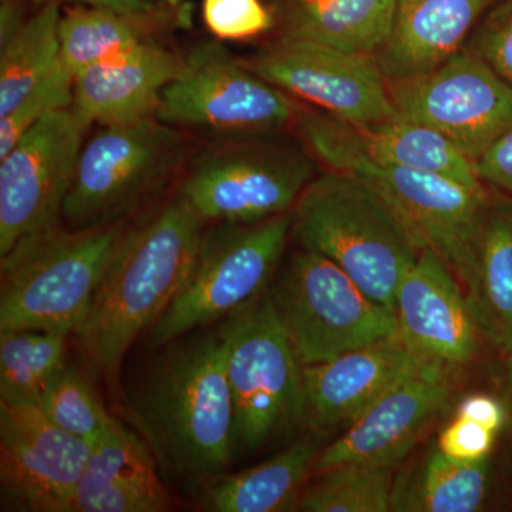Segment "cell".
<instances>
[{
    "instance_id": "ffe728a7",
    "label": "cell",
    "mask_w": 512,
    "mask_h": 512,
    "mask_svg": "<svg viewBox=\"0 0 512 512\" xmlns=\"http://www.w3.org/2000/svg\"><path fill=\"white\" fill-rule=\"evenodd\" d=\"M500 0H397L392 30L376 52L387 83L419 77L439 67L474 32Z\"/></svg>"
},
{
    "instance_id": "f546056e",
    "label": "cell",
    "mask_w": 512,
    "mask_h": 512,
    "mask_svg": "<svg viewBox=\"0 0 512 512\" xmlns=\"http://www.w3.org/2000/svg\"><path fill=\"white\" fill-rule=\"evenodd\" d=\"M393 467L346 464L316 474L303 488L299 508L308 512H387L392 503Z\"/></svg>"
},
{
    "instance_id": "9c48e42d",
    "label": "cell",
    "mask_w": 512,
    "mask_h": 512,
    "mask_svg": "<svg viewBox=\"0 0 512 512\" xmlns=\"http://www.w3.org/2000/svg\"><path fill=\"white\" fill-rule=\"evenodd\" d=\"M272 301L302 366L396 338V316L325 256L301 249L282 269Z\"/></svg>"
},
{
    "instance_id": "7a4b0ae2",
    "label": "cell",
    "mask_w": 512,
    "mask_h": 512,
    "mask_svg": "<svg viewBox=\"0 0 512 512\" xmlns=\"http://www.w3.org/2000/svg\"><path fill=\"white\" fill-rule=\"evenodd\" d=\"M133 414L165 473L188 481L220 474L237 447V417L218 332L168 356Z\"/></svg>"
},
{
    "instance_id": "5b68a950",
    "label": "cell",
    "mask_w": 512,
    "mask_h": 512,
    "mask_svg": "<svg viewBox=\"0 0 512 512\" xmlns=\"http://www.w3.org/2000/svg\"><path fill=\"white\" fill-rule=\"evenodd\" d=\"M126 231L57 224L16 242L0 255V332L76 333Z\"/></svg>"
},
{
    "instance_id": "4316f807",
    "label": "cell",
    "mask_w": 512,
    "mask_h": 512,
    "mask_svg": "<svg viewBox=\"0 0 512 512\" xmlns=\"http://www.w3.org/2000/svg\"><path fill=\"white\" fill-rule=\"evenodd\" d=\"M356 131L360 147L380 163L443 175L476 190L487 187L478 178L474 161L434 128L394 114Z\"/></svg>"
},
{
    "instance_id": "7402d4cb",
    "label": "cell",
    "mask_w": 512,
    "mask_h": 512,
    "mask_svg": "<svg viewBox=\"0 0 512 512\" xmlns=\"http://www.w3.org/2000/svg\"><path fill=\"white\" fill-rule=\"evenodd\" d=\"M187 0H157L136 12L66 6L59 25L60 60L73 73L191 26Z\"/></svg>"
},
{
    "instance_id": "e575fe53",
    "label": "cell",
    "mask_w": 512,
    "mask_h": 512,
    "mask_svg": "<svg viewBox=\"0 0 512 512\" xmlns=\"http://www.w3.org/2000/svg\"><path fill=\"white\" fill-rule=\"evenodd\" d=\"M495 437L497 434L480 424L454 416L440 431L437 448L454 460L478 463L490 457Z\"/></svg>"
},
{
    "instance_id": "836d02e7",
    "label": "cell",
    "mask_w": 512,
    "mask_h": 512,
    "mask_svg": "<svg viewBox=\"0 0 512 512\" xmlns=\"http://www.w3.org/2000/svg\"><path fill=\"white\" fill-rule=\"evenodd\" d=\"M468 47L512 87V0H500L485 13Z\"/></svg>"
},
{
    "instance_id": "60d3db41",
    "label": "cell",
    "mask_w": 512,
    "mask_h": 512,
    "mask_svg": "<svg viewBox=\"0 0 512 512\" xmlns=\"http://www.w3.org/2000/svg\"><path fill=\"white\" fill-rule=\"evenodd\" d=\"M0 2H2V0H0Z\"/></svg>"
},
{
    "instance_id": "484cf974",
    "label": "cell",
    "mask_w": 512,
    "mask_h": 512,
    "mask_svg": "<svg viewBox=\"0 0 512 512\" xmlns=\"http://www.w3.org/2000/svg\"><path fill=\"white\" fill-rule=\"evenodd\" d=\"M488 460H454L433 448L393 480L390 510L396 512H473L490 490Z\"/></svg>"
},
{
    "instance_id": "8fae6325",
    "label": "cell",
    "mask_w": 512,
    "mask_h": 512,
    "mask_svg": "<svg viewBox=\"0 0 512 512\" xmlns=\"http://www.w3.org/2000/svg\"><path fill=\"white\" fill-rule=\"evenodd\" d=\"M299 104L238 62L217 43L184 57L165 87L156 117L168 126L235 136H262L295 124Z\"/></svg>"
},
{
    "instance_id": "9a60e30c",
    "label": "cell",
    "mask_w": 512,
    "mask_h": 512,
    "mask_svg": "<svg viewBox=\"0 0 512 512\" xmlns=\"http://www.w3.org/2000/svg\"><path fill=\"white\" fill-rule=\"evenodd\" d=\"M92 444L53 423L37 403L0 399L3 510L70 512Z\"/></svg>"
},
{
    "instance_id": "ba28073f",
    "label": "cell",
    "mask_w": 512,
    "mask_h": 512,
    "mask_svg": "<svg viewBox=\"0 0 512 512\" xmlns=\"http://www.w3.org/2000/svg\"><path fill=\"white\" fill-rule=\"evenodd\" d=\"M292 232V212L204 232L183 288L151 326L154 348L185 332L228 319L258 299L271 281Z\"/></svg>"
},
{
    "instance_id": "1f68e13d",
    "label": "cell",
    "mask_w": 512,
    "mask_h": 512,
    "mask_svg": "<svg viewBox=\"0 0 512 512\" xmlns=\"http://www.w3.org/2000/svg\"><path fill=\"white\" fill-rule=\"evenodd\" d=\"M73 89V73L59 60L15 109L0 117V158L5 157L39 121L55 111L72 107Z\"/></svg>"
},
{
    "instance_id": "3957f363",
    "label": "cell",
    "mask_w": 512,
    "mask_h": 512,
    "mask_svg": "<svg viewBox=\"0 0 512 512\" xmlns=\"http://www.w3.org/2000/svg\"><path fill=\"white\" fill-rule=\"evenodd\" d=\"M295 126L328 170L355 174L379 188L421 245L436 252L467 288L490 187L476 190L443 175L373 160L360 147L355 126L322 111L299 107Z\"/></svg>"
},
{
    "instance_id": "d6a6232c",
    "label": "cell",
    "mask_w": 512,
    "mask_h": 512,
    "mask_svg": "<svg viewBox=\"0 0 512 512\" xmlns=\"http://www.w3.org/2000/svg\"><path fill=\"white\" fill-rule=\"evenodd\" d=\"M201 15L220 40H247L274 28L276 16L264 0H202Z\"/></svg>"
},
{
    "instance_id": "ac0fdd59",
    "label": "cell",
    "mask_w": 512,
    "mask_h": 512,
    "mask_svg": "<svg viewBox=\"0 0 512 512\" xmlns=\"http://www.w3.org/2000/svg\"><path fill=\"white\" fill-rule=\"evenodd\" d=\"M436 366L441 365L416 355L397 336L303 366V426H349L394 386Z\"/></svg>"
},
{
    "instance_id": "7c38bea8",
    "label": "cell",
    "mask_w": 512,
    "mask_h": 512,
    "mask_svg": "<svg viewBox=\"0 0 512 512\" xmlns=\"http://www.w3.org/2000/svg\"><path fill=\"white\" fill-rule=\"evenodd\" d=\"M389 90L394 114L439 131L474 163L512 127V87L471 47Z\"/></svg>"
},
{
    "instance_id": "4dcf8cb0",
    "label": "cell",
    "mask_w": 512,
    "mask_h": 512,
    "mask_svg": "<svg viewBox=\"0 0 512 512\" xmlns=\"http://www.w3.org/2000/svg\"><path fill=\"white\" fill-rule=\"evenodd\" d=\"M37 406L57 426L90 444L96 443L114 421L86 376L67 365L47 386Z\"/></svg>"
},
{
    "instance_id": "6da1fadb",
    "label": "cell",
    "mask_w": 512,
    "mask_h": 512,
    "mask_svg": "<svg viewBox=\"0 0 512 512\" xmlns=\"http://www.w3.org/2000/svg\"><path fill=\"white\" fill-rule=\"evenodd\" d=\"M200 215L180 194L127 228L89 312L76 330L89 365L116 383L127 350L174 301L204 237Z\"/></svg>"
},
{
    "instance_id": "2e32d148",
    "label": "cell",
    "mask_w": 512,
    "mask_h": 512,
    "mask_svg": "<svg viewBox=\"0 0 512 512\" xmlns=\"http://www.w3.org/2000/svg\"><path fill=\"white\" fill-rule=\"evenodd\" d=\"M450 394L443 366L397 384L349 424L338 440L320 450L313 474L346 464L393 467L446 409Z\"/></svg>"
},
{
    "instance_id": "30bf717a",
    "label": "cell",
    "mask_w": 512,
    "mask_h": 512,
    "mask_svg": "<svg viewBox=\"0 0 512 512\" xmlns=\"http://www.w3.org/2000/svg\"><path fill=\"white\" fill-rule=\"evenodd\" d=\"M315 170L296 147L234 144L195 158L178 194L205 222L254 224L291 212Z\"/></svg>"
},
{
    "instance_id": "5bb4252c",
    "label": "cell",
    "mask_w": 512,
    "mask_h": 512,
    "mask_svg": "<svg viewBox=\"0 0 512 512\" xmlns=\"http://www.w3.org/2000/svg\"><path fill=\"white\" fill-rule=\"evenodd\" d=\"M87 128L72 107L55 111L0 158V255L60 224Z\"/></svg>"
},
{
    "instance_id": "f35d334b",
    "label": "cell",
    "mask_w": 512,
    "mask_h": 512,
    "mask_svg": "<svg viewBox=\"0 0 512 512\" xmlns=\"http://www.w3.org/2000/svg\"><path fill=\"white\" fill-rule=\"evenodd\" d=\"M26 3H29L28 0L0 2V47L12 40L29 18L26 15Z\"/></svg>"
},
{
    "instance_id": "d6986e66",
    "label": "cell",
    "mask_w": 512,
    "mask_h": 512,
    "mask_svg": "<svg viewBox=\"0 0 512 512\" xmlns=\"http://www.w3.org/2000/svg\"><path fill=\"white\" fill-rule=\"evenodd\" d=\"M184 57L157 40L87 67L74 77L72 109L87 124L119 126L156 117L161 94Z\"/></svg>"
},
{
    "instance_id": "ab89813d",
    "label": "cell",
    "mask_w": 512,
    "mask_h": 512,
    "mask_svg": "<svg viewBox=\"0 0 512 512\" xmlns=\"http://www.w3.org/2000/svg\"><path fill=\"white\" fill-rule=\"evenodd\" d=\"M508 356V384H510V392H511V399H512V346L510 350L507 352Z\"/></svg>"
},
{
    "instance_id": "44dd1931",
    "label": "cell",
    "mask_w": 512,
    "mask_h": 512,
    "mask_svg": "<svg viewBox=\"0 0 512 512\" xmlns=\"http://www.w3.org/2000/svg\"><path fill=\"white\" fill-rule=\"evenodd\" d=\"M168 505L153 450L114 419L92 444L70 512H161Z\"/></svg>"
},
{
    "instance_id": "277c9868",
    "label": "cell",
    "mask_w": 512,
    "mask_h": 512,
    "mask_svg": "<svg viewBox=\"0 0 512 512\" xmlns=\"http://www.w3.org/2000/svg\"><path fill=\"white\" fill-rule=\"evenodd\" d=\"M291 212L292 234L303 249L338 265L394 313L397 288L424 247L379 188L328 170L313 178Z\"/></svg>"
},
{
    "instance_id": "cb8c5ba5",
    "label": "cell",
    "mask_w": 512,
    "mask_h": 512,
    "mask_svg": "<svg viewBox=\"0 0 512 512\" xmlns=\"http://www.w3.org/2000/svg\"><path fill=\"white\" fill-rule=\"evenodd\" d=\"M397 0H275L285 39L376 55L392 30Z\"/></svg>"
},
{
    "instance_id": "d590c367",
    "label": "cell",
    "mask_w": 512,
    "mask_h": 512,
    "mask_svg": "<svg viewBox=\"0 0 512 512\" xmlns=\"http://www.w3.org/2000/svg\"><path fill=\"white\" fill-rule=\"evenodd\" d=\"M474 167L487 187L512 197V127L491 144Z\"/></svg>"
},
{
    "instance_id": "74e56055",
    "label": "cell",
    "mask_w": 512,
    "mask_h": 512,
    "mask_svg": "<svg viewBox=\"0 0 512 512\" xmlns=\"http://www.w3.org/2000/svg\"><path fill=\"white\" fill-rule=\"evenodd\" d=\"M36 8L45 5L86 6V8L117 10V12H136L151 8L157 0H28Z\"/></svg>"
},
{
    "instance_id": "8d00e7d4",
    "label": "cell",
    "mask_w": 512,
    "mask_h": 512,
    "mask_svg": "<svg viewBox=\"0 0 512 512\" xmlns=\"http://www.w3.org/2000/svg\"><path fill=\"white\" fill-rule=\"evenodd\" d=\"M454 416L473 421L498 434L507 420V410L500 400L490 394L473 393L458 402Z\"/></svg>"
},
{
    "instance_id": "8992f818",
    "label": "cell",
    "mask_w": 512,
    "mask_h": 512,
    "mask_svg": "<svg viewBox=\"0 0 512 512\" xmlns=\"http://www.w3.org/2000/svg\"><path fill=\"white\" fill-rule=\"evenodd\" d=\"M183 157V136L157 117L103 126L83 144L62 220L73 229L126 222L164 190Z\"/></svg>"
},
{
    "instance_id": "e0dca14e",
    "label": "cell",
    "mask_w": 512,
    "mask_h": 512,
    "mask_svg": "<svg viewBox=\"0 0 512 512\" xmlns=\"http://www.w3.org/2000/svg\"><path fill=\"white\" fill-rule=\"evenodd\" d=\"M397 339L444 367L464 365L478 352L477 328L457 276L436 252L423 248L396 293Z\"/></svg>"
},
{
    "instance_id": "83f0119b",
    "label": "cell",
    "mask_w": 512,
    "mask_h": 512,
    "mask_svg": "<svg viewBox=\"0 0 512 512\" xmlns=\"http://www.w3.org/2000/svg\"><path fill=\"white\" fill-rule=\"evenodd\" d=\"M60 18L62 6H39L0 47V117L15 109L59 63Z\"/></svg>"
},
{
    "instance_id": "52a82bcc",
    "label": "cell",
    "mask_w": 512,
    "mask_h": 512,
    "mask_svg": "<svg viewBox=\"0 0 512 512\" xmlns=\"http://www.w3.org/2000/svg\"><path fill=\"white\" fill-rule=\"evenodd\" d=\"M237 417V444L248 450L303 426V366L271 292L229 316L217 330Z\"/></svg>"
},
{
    "instance_id": "f1b7e54d",
    "label": "cell",
    "mask_w": 512,
    "mask_h": 512,
    "mask_svg": "<svg viewBox=\"0 0 512 512\" xmlns=\"http://www.w3.org/2000/svg\"><path fill=\"white\" fill-rule=\"evenodd\" d=\"M66 339L46 330L0 332V399L39 402L66 366Z\"/></svg>"
},
{
    "instance_id": "603a6c76",
    "label": "cell",
    "mask_w": 512,
    "mask_h": 512,
    "mask_svg": "<svg viewBox=\"0 0 512 512\" xmlns=\"http://www.w3.org/2000/svg\"><path fill=\"white\" fill-rule=\"evenodd\" d=\"M464 293L481 336L507 353L512 346L511 195L491 192L478 235L473 274Z\"/></svg>"
},
{
    "instance_id": "4fadbf2b",
    "label": "cell",
    "mask_w": 512,
    "mask_h": 512,
    "mask_svg": "<svg viewBox=\"0 0 512 512\" xmlns=\"http://www.w3.org/2000/svg\"><path fill=\"white\" fill-rule=\"evenodd\" d=\"M291 97L357 128L394 116L389 83L373 55L285 39L242 62Z\"/></svg>"
},
{
    "instance_id": "d4e9b609",
    "label": "cell",
    "mask_w": 512,
    "mask_h": 512,
    "mask_svg": "<svg viewBox=\"0 0 512 512\" xmlns=\"http://www.w3.org/2000/svg\"><path fill=\"white\" fill-rule=\"evenodd\" d=\"M320 453L313 441H298L265 463L218 477L205 497L214 512L296 511Z\"/></svg>"
}]
</instances>
